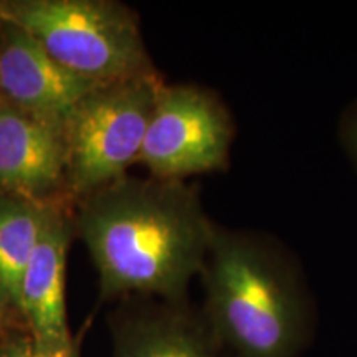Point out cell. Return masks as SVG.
<instances>
[{
    "instance_id": "6da1fadb",
    "label": "cell",
    "mask_w": 357,
    "mask_h": 357,
    "mask_svg": "<svg viewBox=\"0 0 357 357\" xmlns=\"http://www.w3.org/2000/svg\"><path fill=\"white\" fill-rule=\"evenodd\" d=\"M215 227L197 187L155 177H123L93 192L77 217L106 300L146 294L184 303Z\"/></svg>"
},
{
    "instance_id": "7a4b0ae2",
    "label": "cell",
    "mask_w": 357,
    "mask_h": 357,
    "mask_svg": "<svg viewBox=\"0 0 357 357\" xmlns=\"http://www.w3.org/2000/svg\"><path fill=\"white\" fill-rule=\"evenodd\" d=\"M205 319L236 357H300L312 331L301 271L263 235L215 227L202 270Z\"/></svg>"
},
{
    "instance_id": "3957f363",
    "label": "cell",
    "mask_w": 357,
    "mask_h": 357,
    "mask_svg": "<svg viewBox=\"0 0 357 357\" xmlns=\"http://www.w3.org/2000/svg\"><path fill=\"white\" fill-rule=\"evenodd\" d=\"M0 22L32 35L60 65L109 84L158 75L131 8L111 0H3Z\"/></svg>"
},
{
    "instance_id": "277c9868",
    "label": "cell",
    "mask_w": 357,
    "mask_h": 357,
    "mask_svg": "<svg viewBox=\"0 0 357 357\" xmlns=\"http://www.w3.org/2000/svg\"><path fill=\"white\" fill-rule=\"evenodd\" d=\"M160 84L151 75L102 84L84 98L63 128L71 192L88 197L126 177L139 160Z\"/></svg>"
},
{
    "instance_id": "5b68a950",
    "label": "cell",
    "mask_w": 357,
    "mask_h": 357,
    "mask_svg": "<svg viewBox=\"0 0 357 357\" xmlns=\"http://www.w3.org/2000/svg\"><path fill=\"white\" fill-rule=\"evenodd\" d=\"M234 137V118L215 93L195 84L162 83L137 162L162 181L225 171Z\"/></svg>"
},
{
    "instance_id": "8992f818",
    "label": "cell",
    "mask_w": 357,
    "mask_h": 357,
    "mask_svg": "<svg viewBox=\"0 0 357 357\" xmlns=\"http://www.w3.org/2000/svg\"><path fill=\"white\" fill-rule=\"evenodd\" d=\"M100 86L58 63L20 26L0 22V101L63 129Z\"/></svg>"
},
{
    "instance_id": "52a82bcc",
    "label": "cell",
    "mask_w": 357,
    "mask_h": 357,
    "mask_svg": "<svg viewBox=\"0 0 357 357\" xmlns=\"http://www.w3.org/2000/svg\"><path fill=\"white\" fill-rule=\"evenodd\" d=\"M66 184L63 129L0 101V190L42 204Z\"/></svg>"
},
{
    "instance_id": "ba28073f",
    "label": "cell",
    "mask_w": 357,
    "mask_h": 357,
    "mask_svg": "<svg viewBox=\"0 0 357 357\" xmlns=\"http://www.w3.org/2000/svg\"><path fill=\"white\" fill-rule=\"evenodd\" d=\"M71 225L55 208L48 207L37 247L26 263L20 284L19 312L29 334L50 351L73 349L66 321L65 275Z\"/></svg>"
},
{
    "instance_id": "9c48e42d",
    "label": "cell",
    "mask_w": 357,
    "mask_h": 357,
    "mask_svg": "<svg viewBox=\"0 0 357 357\" xmlns=\"http://www.w3.org/2000/svg\"><path fill=\"white\" fill-rule=\"evenodd\" d=\"M113 357H229L205 316L184 303L131 312L114 326Z\"/></svg>"
},
{
    "instance_id": "30bf717a",
    "label": "cell",
    "mask_w": 357,
    "mask_h": 357,
    "mask_svg": "<svg viewBox=\"0 0 357 357\" xmlns=\"http://www.w3.org/2000/svg\"><path fill=\"white\" fill-rule=\"evenodd\" d=\"M47 212L43 204L0 194V284L17 311L25 266L42 235Z\"/></svg>"
},
{
    "instance_id": "8fae6325",
    "label": "cell",
    "mask_w": 357,
    "mask_h": 357,
    "mask_svg": "<svg viewBox=\"0 0 357 357\" xmlns=\"http://www.w3.org/2000/svg\"><path fill=\"white\" fill-rule=\"evenodd\" d=\"M0 357H79V354L77 347L68 351L45 349L30 334H22L0 344Z\"/></svg>"
},
{
    "instance_id": "7c38bea8",
    "label": "cell",
    "mask_w": 357,
    "mask_h": 357,
    "mask_svg": "<svg viewBox=\"0 0 357 357\" xmlns=\"http://www.w3.org/2000/svg\"><path fill=\"white\" fill-rule=\"evenodd\" d=\"M339 137H341V142L344 146L347 155H349L357 167V101L342 114Z\"/></svg>"
},
{
    "instance_id": "4fadbf2b",
    "label": "cell",
    "mask_w": 357,
    "mask_h": 357,
    "mask_svg": "<svg viewBox=\"0 0 357 357\" xmlns=\"http://www.w3.org/2000/svg\"><path fill=\"white\" fill-rule=\"evenodd\" d=\"M12 311H17L15 306L12 305L10 298H8L6 289H3L2 284H0V329H3L7 326L8 319H10V312ZM17 312H19V311H17Z\"/></svg>"
}]
</instances>
